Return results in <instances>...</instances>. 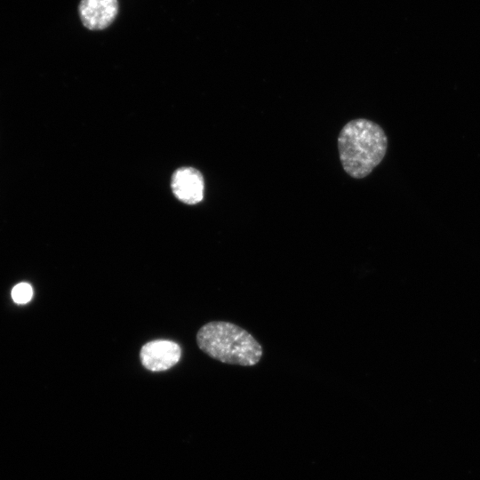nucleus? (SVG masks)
Wrapping results in <instances>:
<instances>
[{
  "label": "nucleus",
  "mask_w": 480,
  "mask_h": 480,
  "mask_svg": "<svg viewBox=\"0 0 480 480\" xmlns=\"http://www.w3.org/2000/svg\"><path fill=\"white\" fill-rule=\"evenodd\" d=\"M387 148L388 138L383 129L364 118L347 123L338 137L342 167L355 179L368 176L384 158Z\"/></svg>",
  "instance_id": "1"
},
{
  "label": "nucleus",
  "mask_w": 480,
  "mask_h": 480,
  "mask_svg": "<svg viewBox=\"0 0 480 480\" xmlns=\"http://www.w3.org/2000/svg\"><path fill=\"white\" fill-rule=\"evenodd\" d=\"M196 342L209 356L228 364L253 366L263 354L261 345L250 332L229 322L205 324L197 332Z\"/></svg>",
  "instance_id": "2"
},
{
  "label": "nucleus",
  "mask_w": 480,
  "mask_h": 480,
  "mask_svg": "<svg viewBox=\"0 0 480 480\" xmlns=\"http://www.w3.org/2000/svg\"><path fill=\"white\" fill-rule=\"evenodd\" d=\"M180 346L171 340H158L146 343L140 349L142 365L152 372H162L174 366L180 360Z\"/></svg>",
  "instance_id": "3"
},
{
  "label": "nucleus",
  "mask_w": 480,
  "mask_h": 480,
  "mask_svg": "<svg viewBox=\"0 0 480 480\" xmlns=\"http://www.w3.org/2000/svg\"><path fill=\"white\" fill-rule=\"evenodd\" d=\"M78 12L83 25L90 30H102L116 19L117 0H82Z\"/></svg>",
  "instance_id": "4"
},
{
  "label": "nucleus",
  "mask_w": 480,
  "mask_h": 480,
  "mask_svg": "<svg viewBox=\"0 0 480 480\" xmlns=\"http://www.w3.org/2000/svg\"><path fill=\"white\" fill-rule=\"evenodd\" d=\"M171 186L174 196L185 204H195L204 198V178L192 167L178 169L172 175Z\"/></svg>",
  "instance_id": "5"
},
{
  "label": "nucleus",
  "mask_w": 480,
  "mask_h": 480,
  "mask_svg": "<svg viewBox=\"0 0 480 480\" xmlns=\"http://www.w3.org/2000/svg\"><path fill=\"white\" fill-rule=\"evenodd\" d=\"M33 297V288L28 283H20L12 290V298L17 304H26Z\"/></svg>",
  "instance_id": "6"
}]
</instances>
